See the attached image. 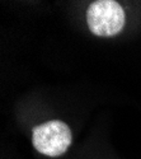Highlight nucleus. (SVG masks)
I'll use <instances>...</instances> for the list:
<instances>
[{"label": "nucleus", "mask_w": 141, "mask_h": 159, "mask_svg": "<svg viewBox=\"0 0 141 159\" xmlns=\"http://www.w3.org/2000/svg\"><path fill=\"white\" fill-rule=\"evenodd\" d=\"M89 31L98 37H113L122 32L126 14L120 3L114 0H97L86 9Z\"/></svg>", "instance_id": "obj_1"}, {"label": "nucleus", "mask_w": 141, "mask_h": 159, "mask_svg": "<svg viewBox=\"0 0 141 159\" xmlns=\"http://www.w3.org/2000/svg\"><path fill=\"white\" fill-rule=\"evenodd\" d=\"M73 141L69 125L61 120H50L32 130L33 148L46 157L56 158L65 154Z\"/></svg>", "instance_id": "obj_2"}]
</instances>
